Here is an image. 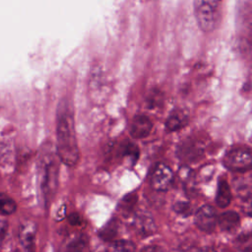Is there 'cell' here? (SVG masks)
I'll use <instances>...</instances> for the list:
<instances>
[{"label": "cell", "instance_id": "obj_14", "mask_svg": "<svg viewBox=\"0 0 252 252\" xmlns=\"http://www.w3.org/2000/svg\"><path fill=\"white\" fill-rule=\"evenodd\" d=\"M119 223L116 219L110 220L101 229L99 230V237L104 241H112L118 233Z\"/></svg>", "mask_w": 252, "mask_h": 252}, {"label": "cell", "instance_id": "obj_21", "mask_svg": "<svg viewBox=\"0 0 252 252\" xmlns=\"http://www.w3.org/2000/svg\"><path fill=\"white\" fill-rule=\"evenodd\" d=\"M193 252H216V251L211 247H202V248H197Z\"/></svg>", "mask_w": 252, "mask_h": 252}, {"label": "cell", "instance_id": "obj_9", "mask_svg": "<svg viewBox=\"0 0 252 252\" xmlns=\"http://www.w3.org/2000/svg\"><path fill=\"white\" fill-rule=\"evenodd\" d=\"M134 227L142 236H148L156 231V224L154 220L145 214L136 216L134 220Z\"/></svg>", "mask_w": 252, "mask_h": 252}, {"label": "cell", "instance_id": "obj_6", "mask_svg": "<svg viewBox=\"0 0 252 252\" xmlns=\"http://www.w3.org/2000/svg\"><path fill=\"white\" fill-rule=\"evenodd\" d=\"M218 222V216L213 207L204 205L195 214V223L199 229L205 232H212Z\"/></svg>", "mask_w": 252, "mask_h": 252}, {"label": "cell", "instance_id": "obj_20", "mask_svg": "<svg viewBox=\"0 0 252 252\" xmlns=\"http://www.w3.org/2000/svg\"><path fill=\"white\" fill-rule=\"evenodd\" d=\"M140 252H164L162 250L161 247L159 246H157V245H149V246H146L144 247L143 249H141Z\"/></svg>", "mask_w": 252, "mask_h": 252}, {"label": "cell", "instance_id": "obj_7", "mask_svg": "<svg viewBox=\"0 0 252 252\" xmlns=\"http://www.w3.org/2000/svg\"><path fill=\"white\" fill-rule=\"evenodd\" d=\"M153 123L151 119L146 115H137L134 117L131 127L130 134L133 138L143 139L146 138L152 131Z\"/></svg>", "mask_w": 252, "mask_h": 252}, {"label": "cell", "instance_id": "obj_10", "mask_svg": "<svg viewBox=\"0 0 252 252\" xmlns=\"http://www.w3.org/2000/svg\"><path fill=\"white\" fill-rule=\"evenodd\" d=\"M217 223L220 225L221 230L232 231L239 225L240 218L236 212H233V211L223 212L218 217Z\"/></svg>", "mask_w": 252, "mask_h": 252}, {"label": "cell", "instance_id": "obj_8", "mask_svg": "<svg viewBox=\"0 0 252 252\" xmlns=\"http://www.w3.org/2000/svg\"><path fill=\"white\" fill-rule=\"evenodd\" d=\"M188 123V113L183 109H175L168 115L165 126L169 131H177Z\"/></svg>", "mask_w": 252, "mask_h": 252}, {"label": "cell", "instance_id": "obj_4", "mask_svg": "<svg viewBox=\"0 0 252 252\" xmlns=\"http://www.w3.org/2000/svg\"><path fill=\"white\" fill-rule=\"evenodd\" d=\"M57 186V164L53 155H47L41 164V189L44 198L48 201L54 194Z\"/></svg>", "mask_w": 252, "mask_h": 252}, {"label": "cell", "instance_id": "obj_2", "mask_svg": "<svg viewBox=\"0 0 252 252\" xmlns=\"http://www.w3.org/2000/svg\"><path fill=\"white\" fill-rule=\"evenodd\" d=\"M222 0H194V13L197 24L202 32H213L220 18Z\"/></svg>", "mask_w": 252, "mask_h": 252}, {"label": "cell", "instance_id": "obj_17", "mask_svg": "<svg viewBox=\"0 0 252 252\" xmlns=\"http://www.w3.org/2000/svg\"><path fill=\"white\" fill-rule=\"evenodd\" d=\"M17 209V205L14 200L6 195L0 194V214L1 215H11Z\"/></svg>", "mask_w": 252, "mask_h": 252}, {"label": "cell", "instance_id": "obj_15", "mask_svg": "<svg viewBox=\"0 0 252 252\" xmlns=\"http://www.w3.org/2000/svg\"><path fill=\"white\" fill-rule=\"evenodd\" d=\"M65 252H90L87 239L84 236H77L71 239L65 247Z\"/></svg>", "mask_w": 252, "mask_h": 252}, {"label": "cell", "instance_id": "obj_1", "mask_svg": "<svg viewBox=\"0 0 252 252\" xmlns=\"http://www.w3.org/2000/svg\"><path fill=\"white\" fill-rule=\"evenodd\" d=\"M56 152L60 160L67 166H75L80 158L74 114L70 103L66 100L58 106L56 122Z\"/></svg>", "mask_w": 252, "mask_h": 252}, {"label": "cell", "instance_id": "obj_3", "mask_svg": "<svg viewBox=\"0 0 252 252\" xmlns=\"http://www.w3.org/2000/svg\"><path fill=\"white\" fill-rule=\"evenodd\" d=\"M222 162L223 165L231 171H248L251 169L252 165L251 151L246 147H235L224 155Z\"/></svg>", "mask_w": 252, "mask_h": 252}, {"label": "cell", "instance_id": "obj_12", "mask_svg": "<svg viewBox=\"0 0 252 252\" xmlns=\"http://www.w3.org/2000/svg\"><path fill=\"white\" fill-rule=\"evenodd\" d=\"M137 201H138V196L136 193L127 194L120 201L117 209L121 215H123L124 217H128L129 215H131L134 212Z\"/></svg>", "mask_w": 252, "mask_h": 252}, {"label": "cell", "instance_id": "obj_11", "mask_svg": "<svg viewBox=\"0 0 252 252\" xmlns=\"http://www.w3.org/2000/svg\"><path fill=\"white\" fill-rule=\"evenodd\" d=\"M231 190L224 179H220L216 195V203L220 208H226L231 202Z\"/></svg>", "mask_w": 252, "mask_h": 252}, {"label": "cell", "instance_id": "obj_13", "mask_svg": "<svg viewBox=\"0 0 252 252\" xmlns=\"http://www.w3.org/2000/svg\"><path fill=\"white\" fill-rule=\"evenodd\" d=\"M34 226L31 223H27L25 226L22 227L20 238L25 246V248L28 250V252H33V240H34Z\"/></svg>", "mask_w": 252, "mask_h": 252}, {"label": "cell", "instance_id": "obj_18", "mask_svg": "<svg viewBox=\"0 0 252 252\" xmlns=\"http://www.w3.org/2000/svg\"><path fill=\"white\" fill-rule=\"evenodd\" d=\"M173 210L181 216H189L191 214V206L187 202H177L173 205Z\"/></svg>", "mask_w": 252, "mask_h": 252}, {"label": "cell", "instance_id": "obj_19", "mask_svg": "<svg viewBox=\"0 0 252 252\" xmlns=\"http://www.w3.org/2000/svg\"><path fill=\"white\" fill-rule=\"evenodd\" d=\"M82 220H83L82 217L78 213H72L71 215L68 216V221L72 225H79V224H81Z\"/></svg>", "mask_w": 252, "mask_h": 252}, {"label": "cell", "instance_id": "obj_5", "mask_svg": "<svg viewBox=\"0 0 252 252\" xmlns=\"http://www.w3.org/2000/svg\"><path fill=\"white\" fill-rule=\"evenodd\" d=\"M173 182V172L165 163H158L151 175V186L156 191L164 192L170 188Z\"/></svg>", "mask_w": 252, "mask_h": 252}, {"label": "cell", "instance_id": "obj_16", "mask_svg": "<svg viewBox=\"0 0 252 252\" xmlns=\"http://www.w3.org/2000/svg\"><path fill=\"white\" fill-rule=\"evenodd\" d=\"M106 252H135V244L125 239L115 240L110 243Z\"/></svg>", "mask_w": 252, "mask_h": 252}, {"label": "cell", "instance_id": "obj_22", "mask_svg": "<svg viewBox=\"0 0 252 252\" xmlns=\"http://www.w3.org/2000/svg\"><path fill=\"white\" fill-rule=\"evenodd\" d=\"M15 252H20V251H15Z\"/></svg>", "mask_w": 252, "mask_h": 252}]
</instances>
